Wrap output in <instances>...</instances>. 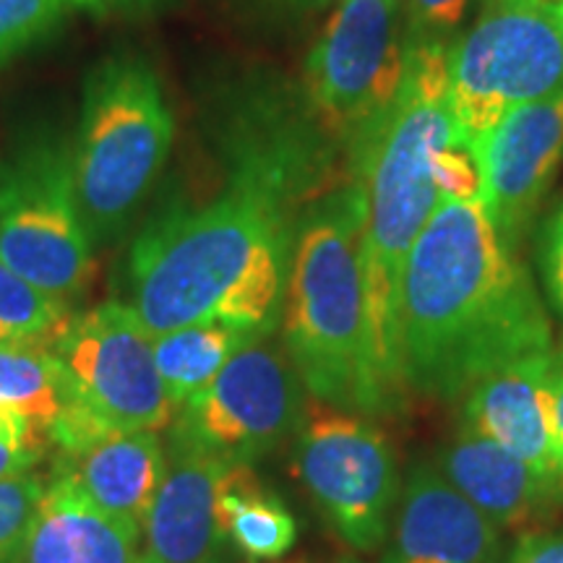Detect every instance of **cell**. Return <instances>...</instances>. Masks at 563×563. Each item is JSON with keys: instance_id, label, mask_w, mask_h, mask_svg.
I'll return each mask as SVG.
<instances>
[{"instance_id": "27", "label": "cell", "mask_w": 563, "mask_h": 563, "mask_svg": "<svg viewBox=\"0 0 563 563\" xmlns=\"http://www.w3.org/2000/svg\"><path fill=\"white\" fill-rule=\"evenodd\" d=\"M540 266H543V282L548 300L553 311L563 321V201L559 209L548 217L543 228V241H540Z\"/></svg>"}, {"instance_id": "12", "label": "cell", "mask_w": 563, "mask_h": 563, "mask_svg": "<svg viewBox=\"0 0 563 563\" xmlns=\"http://www.w3.org/2000/svg\"><path fill=\"white\" fill-rule=\"evenodd\" d=\"M470 152L481 167V199L493 224L519 249L563 162V91L514 108Z\"/></svg>"}, {"instance_id": "20", "label": "cell", "mask_w": 563, "mask_h": 563, "mask_svg": "<svg viewBox=\"0 0 563 563\" xmlns=\"http://www.w3.org/2000/svg\"><path fill=\"white\" fill-rule=\"evenodd\" d=\"M214 514L224 543L251 563L282 559L298 538L290 509L266 488L251 464H230L217 488Z\"/></svg>"}, {"instance_id": "1", "label": "cell", "mask_w": 563, "mask_h": 563, "mask_svg": "<svg viewBox=\"0 0 563 563\" xmlns=\"http://www.w3.org/2000/svg\"><path fill=\"white\" fill-rule=\"evenodd\" d=\"M397 347L407 391L441 402L553 350L532 274L483 199L441 201L415 241L399 279Z\"/></svg>"}, {"instance_id": "13", "label": "cell", "mask_w": 563, "mask_h": 563, "mask_svg": "<svg viewBox=\"0 0 563 563\" xmlns=\"http://www.w3.org/2000/svg\"><path fill=\"white\" fill-rule=\"evenodd\" d=\"M563 347L506 365L464 394L462 428L485 435L563 485L561 452L551 420V386Z\"/></svg>"}, {"instance_id": "18", "label": "cell", "mask_w": 563, "mask_h": 563, "mask_svg": "<svg viewBox=\"0 0 563 563\" xmlns=\"http://www.w3.org/2000/svg\"><path fill=\"white\" fill-rule=\"evenodd\" d=\"M165 470L167 452L159 431H131L102 435L60 454L55 473L68 477L102 511L144 527Z\"/></svg>"}, {"instance_id": "35", "label": "cell", "mask_w": 563, "mask_h": 563, "mask_svg": "<svg viewBox=\"0 0 563 563\" xmlns=\"http://www.w3.org/2000/svg\"><path fill=\"white\" fill-rule=\"evenodd\" d=\"M561 11H563V0H561Z\"/></svg>"}, {"instance_id": "30", "label": "cell", "mask_w": 563, "mask_h": 563, "mask_svg": "<svg viewBox=\"0 0 563 563\" xmlns=\"http://www.w3.org/2000/svg\"><path fill=\"white\" fill-rule=\"evenodd\" d=\"M551 420H553L555 443H559V452H561V477H563V355H561L559 368H555L553 386H551Z\"/></svg>"}, {"instance_id": "31", "label": "cell", "mask_w": 563, "mask_h": 563, "mask_svg": "<svg viewBox=\"0 0 563 563\" xmlns=\"http://www.w3.org/2000/svg\"><path fill=\"white\" fill-rule=\"evenodd\" d=\"M32 433H40V431L30 420L21 418L16 412L5 410V407H0V439H19V435H32Z\"/></svg>"}, {"instance_id": "34", "label": "cell", "mask_w": 563, "mask_h": 563, "mask_svg": "<svg viewBox=\"0 0 563 563\" xmlns=\"http://www.w3.org/2000/svg\"><path fill=\"white\" fill-rule=\"evenodd\" d=\"M0 344H24V342H19L16 336H13L9 329L5 327H0Z\"/></svg>"}, {"instance_id": "4", "label": "cell", "mask_w": 563, "mask_h": 563, "mask_svg": "<svg viewBox=\"0 0 563 563\" xmlns=\"http://www.w3.org/2000/svg\"><path fill=\"white\" fill-rule=\"evenodd\" d=\"M365 188L355 183L306 211L292 238L285 344L313 399L384 415L365 352L361 238Z\"/></svg>"}, {"instance_id": "22", "label": "cell", "mask_w": 563, "mask_h": 563, "mask_svg": "<svg viewBox=\"0 0 563 563\" xmlns=\"http://www.w3.org/2000/svg\"><path fill=\"white\" fill-rule=\"evenodd\" d=\"M68 319V302L34 287L0 262V327L24 344H47Z\"/></svg>"}, {"instance_id": "8", "label": "cell", "mask_w": 563, "mask_h": 563, "mask_svg": "<svg viewBox=\"0 0 563 563\" xmlns=\"http://www.w3.org/2000/svg\"><path fill=\"white\" fill-rule=\"evenodd\" d=\"M407 70L405 0H344L306 60L313 112L355 157L389 115Z\"/></svg>"}, {"instance_id": "11", "label": "cell", "mask_w": 563, "mask_h": 563, "mask_svg": "<svg viewBox=\"0 0 563 563\" xmlns=\"http://www.w3.org/2000/svg\"><path fill=\"white\" fill-rule=\"evenodd\" d=\"M298 382L292 363L258 336L180 407L170 441L228 464L262 460L300 422Z\"/></svg>"}, {"instance_id": "24", "label": "cell", "mask_w": 563, "mask_h": 563, "mask_svg": "<svg viewBox=\"0 0 563 563\" xmlns=\"http://www.w3.org/2000/svg\"><path fill=\"white\" fill-rule=\"evenodd\" d=\"M70 0H0V60L45 34Z\"/></svg>"}, {"instance_id": "14", "label": "cell", "mask_w": 563, "mask_h": 563, "mask_svg": "<svg viewBox=\"0 0 563 563\" xmlns=\"http://www.w3.org/2000/svg\"><path fill=\"white\" fill-rule=\"evenodd\" d=\"M382 563H498V527L433 464L407 477Z\"/></svg>"}, {"instance_id": "5", "label": "cell", "mask_w": 563, "mask_h": 563, "mask_svg": "<svg viewBox=\"0 0 563 563\" xmlns=\"http://www.w3.org/2000/svg\"><path fill=\"white\" fill-rule=\"evenodd\" d=\"M170 144L173 115L154 70L136 58L100 63L84 89L79 141L70 154L91 241H110L129 224Z\"/></svg>"}, {"instance_id": "29", "label": "cell", "mask_w": 563, "mask_h": 563, "mask_svg": "<svg viewBox=\"0 0 563 563\" xmlns=\"http://www.w3.org/2000/svg\"><path fill=\"white\" fill-rule=\"evenodd\" d=\"M506 563H563V532H527Z\"/></svg>"}, {"instance_id": "17", "label": "cell", "mask_w": 563, "mask_h": 563, "mask_svg": "<svg viewBox=\"0 0 563 563\" xmlns=\"http://www.w3.org/2000/svg\"><path fill=\"white\" fill-rule=\"evenodd\" d=\"M139 545L141 527L102 511L55 473L13 563H139Z\"/></svg>"}, {"instance_id": "3", "label": "cell", "mask_w": 563, "mask_h": 563, "mask_svg": "<svg viewBox=\"0 0 563 563\" xmlns=\"http://www.w3.org/2000/svg\"><path fill=\"white\" fill-rule=\"evenodd\" d=\"M287 264L277 196L249 180L141 232L131 251V308L152 334L224 323L264 336L279 313Z\"/></svg>"}, {"instance_id": "9", "label": "cell", "mask_w": 563, "mask_h": 563, "mask_svg": "<svg viewBox=\"0 0 563 563\" xmlns=\"http://www.w3.org/2000/svg\"><path fill=\"white\" fill-rule=\"evenodd\" d=\"M295 470L332 530L357 553L386 545L399 504L391 441L371 415L311 399L300 412Z\"/></svg>"}, {"instance_id": "2", "label": "cell", "mask_w": 563, "mask_h": 563, "mask_svg": "<svg viewBox=\"0 0 563 563\" xmlns=\"http://www.w3.org/2000/svg\"><path fill=\"white\" fill-rule=\"evenodd\" d=\"M454 141L460 133L449 97V45L407 40V70L394 108L355 157L357 180L365 188V352L384 415L402 410L407 399L397 347L399 279L415 241L441 203L435 157Z\"/></svg>"}, {"instance_id": "26", "label": "cell", "mask_w": 563, "mask_h": 563, "mask_svg": "<svg viewBox=\"0 0 563 563\" xmlns=\"http://www.w3.org/2000/svg\"><path fill=\"white\" fill-rule=\"evenodd\" d=\"M435 183H439L441 201L456 199H481L483 183H481V167H477L475 154L462 144V141H454L446 150L439 152L433 165Z\"/></svg>"}, {"instance_id": "10", "label": "cell", "mask_w": 563, "mask_h": 563, "mask_svg": "<svg viewBox=\"0 0 563 563\" xmlns=\"http://www.w3.org/2000/svg\"><path fill=\"white\" fill-rule=\"evenodd\" d=\"M91 235L76 199L70 154L37 144L0 180V262L63 302L95 274Z\"/></svg>"}, {"instance_id": "28", "label": "cell", "mask_w": 563, "mask_h": 563, "mask_svg": "<svg viewBox=\"0 0 563 563\" xmlns=\"http://www.w3.org/2000/svg\"><path fill=\"white\" fill-rule=\"evenodd\" d=\"M37 435L40 433L19 435V439H0V483L37 467L42 456V443Z\"/></svg>"}, {"instance_id": "7", "label": "cell", "mask_w": 563, "mask_h": 563, "mask_svg": "<svg viewBox=\"0 0 563 563\" xmlns=\"http://www.w3.org/2000/svg\"><path fill=\"white\" fill-rule=\"evenodd\" d=\"M47 350L66 373L89 443L173 426L178 410L154 361V334L131 306L110 300L68 316Z\"/></svg>"}, {"instance_id": "6", "label": "cell", "mask_w": 563, "mask_h": 563, "mask_svg": "<svg viewBox=\"0 0 563 563\" xmlns=\"http://www.w3.org/2000/svg\"><path fill=\"white\" fill-rule=\"evenodd\" d=\"M559 91L561 0H485L475 24L449 47V97L467 150L514 108Z\"/></svg>"}, {"instance_id": "15", "label": "cell", "mask_w": 563, "mask_h": 563, "mask_svg": "<svg viewBox=\"0 0 563 563\" xmlns=\"http://www.w3.org/2000/svg\"><path fill=\"white\" fill-rule=\"evenodd\" d=\"M230 464L167 443V470L141 527L139 563H217L224 540L217 525V488Z\"/></svg>"}, {"instance_id": "33", "label": "cell", "mask_w": 563, "mask_h": 563, "mask_svg": "<svg viewBox=\"0 0 563 563\" xmlns=\"http://www.w3.org/2000/svg\"><path fill=\"white\" fill-rule=\"evenodd\" d=\"M292 5H306V9H323V5H340L344 0H290Z\"/></svg>"}, {"instance_id": "25", "label": "cell", "mask_w": 563, "mask_h": 563, "mask_svg": "<svg viewBox=\"0 0 563 563\" xmlns=\"http://www.w3.org/2000/svg\"><path fill=\"white\" fill-rule=\"evenodd\" d=\"M473 0H405L407 40L446 42L467 16Z\"/></svg>"}, {"instance_id": "21", "label": "cell", "mask_w": 563, "mask_h": 563, "mask_svg": "<svg viewBox=\"0 0 563 563\" xmlns=\"http://www.w3.org/2000/svg\"><path fill=\"white\" fill-rule=\"evenodd\" d=\"M253 340L258 336L224 323H194L154 334V361L175 410H180L194 394L207 389L224 365Z\"/></svg>"}, {"instance_id": "19", "label": "cell", "mask_w": 563, "mask_h": 563, "mask_svg": "<svg viewBox=\"0 0 563 563\" xmlns=\"http://www.w3.org/2000/svg\"><path fill=\"white\" fill-rule=\"evenodd\" d=\"M0 407L30 420L60 454L89 443L66 373L47 344H0Z\"/></svg>"}, {"instance_id": "23", "label": "cell", "mask_w": 563, "mask_h": 563, "mask_svg": "<svg viewBox=\"0 0 563 563\" xmlns=\"http://www.w3.org/2000/svg\"><path fill=\"white\" fill-rule=\"evenodd\" d=\"M42 493H45V477L34 470L0 483V563H13L16 559L37 514Z\"/></svg>"}, {"instance_id": "16", "label": "cell", "mask_w": 563, "mask_h": 563, "mask_svg": "<svg viewBox=\"0 0 563 563\" xmlns=\"http://www.w3.org/2000/svg\"><path fill=\"white\" fill-rule=\"evenodd\" d=\"M439 470L498 530L545 517L563 504V485L467 428L446 443Z\"/></svg>"}, {"instance_id": "32", "label": "cell", "mask_w": 563, "mask_h": 563, "mask_svg": "<svg viewBox=\"0 0 563 563\" xmlns=\"http://www.w3.org/2000/svg\"><path fill=\"white\" fill-rule=\"evenodd\" d=\"M70 3L84 5V9H91V11H104V9H112V5H121L123 0H70Z\"/></svg>"}]
</instances>
